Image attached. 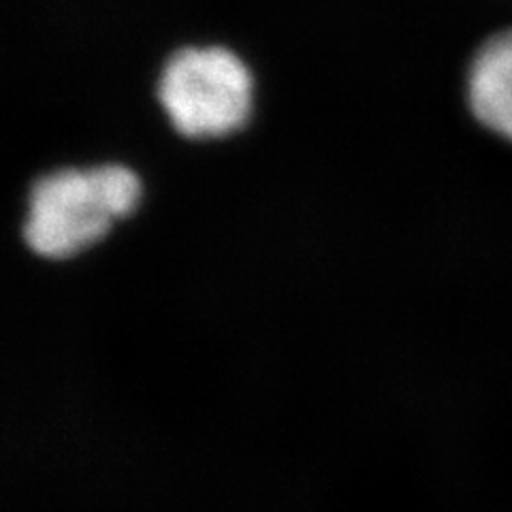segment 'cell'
Wrapping results in <instances>:
<instances>
[{
	"label": "cell",
	"mask_w": 512,
	"mask_h": 512,
	"mask_svg": "<svg viewBox=\"0 0 512 512\" xmlns=\"http://www.w3.org/2000/svg\"><path fill=\"white\" fill-rule=\"evenodd\" d=\"M137 175L120 165L60 169L43 175L30 190L24 239L47 259H64L109 231L111 224L135 210Z\"/></svg>",
	"instance_id": "obj_1"
},
{
	"label": "cell",
	"mask_w": 512,
	"mask_h": 512,
	"mask_svg": "<svg viewBox=\"0 0 512 512\" xmlns=\"http://www.w3.org/2000/svg\"><path fill=\"white\" fill-rule=\"evenodd\" d=\"M158 99L184 137H222L248 120L252 77L229 50L188 47L165 64Z\"/></svg>",
	"instance_id": "obj_2"
},
{
	"label": "cell",
	"mask_w": 512,
	"mask_h": 512,
	"mask_svg": "<svg viewBox=\"0 0 512 512\" xmlns=\"http://www.w3.org/2000/svg\"><path fill=\"white\" fill-rule=\"evenodd\" d=\"M472 114L489 131L512 141V28L476 52L468 73Z\"/></svg>",
	"instance_id": "obj_3"
}]
</instances>
